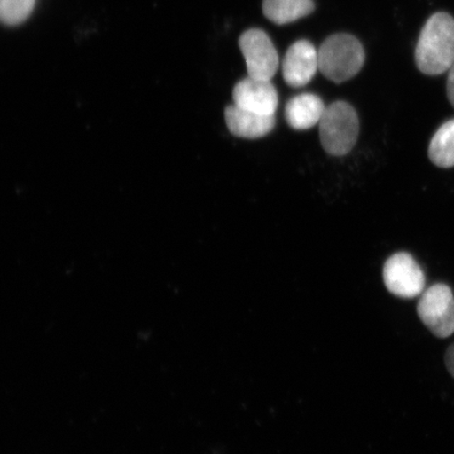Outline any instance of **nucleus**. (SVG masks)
I'll return each mask as SVG.
<instances>
[{
    "mask_svg": "<svg viewBox=\"0 0 454 454\" xmlns=\"http://www.w3.org/2000/svg\"><path fill=\"white\" fill-rule=\"evenodd\" d=\"M416 64L425 75L438 76L454 65V19L435 13L426 21L416 48Z\"/></svg>",
    "mask_w": 454,
    "mask_h": 454,
    "instance_id": "obj_1",
    "label": "nucleus"
},
{
    "mask_svg": "<svg viewBox=\"0 0 454 454\" xmlns=\"http://www.w3.org/2000/svg\"><path fill=\"white\" fill-rule=\"evenodd\" d=\"M319 70L329 81L340 83L355 77L364 66L365 51L357 39L349 34H334L322 43Z\"/></svg>",
    "mask_w": 454,
    "mask_h": 454,
    "instance_id": "obj_2",
    "label": "nucleus"
},
{
    "mask_svg": "<svg viewBox=\"0 0 454 454\" xmlns=\"http://www.w3.org/2000/svg\"><path fill=\"white\" fill-rule=\"evenodd\" d=\"M319 129L322 145L328 154L344 156L353 150L359 137V116L348 102H333L323 114Z\"/></svg>",
    "mask_w": 454,
    "mask_h": 454,
    "instance_id": "obj_3",
    "label": "nucleus"
},
{
    "mask_svg": "<svg viewBox=\"0 0 454 454\" xmlns=\"http://www.w3.org/2000/svg\"><path fill=\"white\" fill-rule=\"evenodd\" d=\"M417 310L419 319L435 337L444 339L454 333V296L446 284H434L426 289Z\"/></svg>",
    "mask_w": 454,
    "mask_h": 454,
    "instance_id": "obj_4",
    "label": "nucleus"
},
{
    "mask_svg": "<svg viewBox=\"0 0 454 454\" xmlns=\"http://www.w3.org/2000/svg\"><path fill=\"white\" fill-rule=\"evenodd\" d=\"M383 279L388 291L400 298H416L425 289L426 278L421 266L405 252L395 254L386 261Z\"/></svg>",
    "mask_w": 454,
    "mask_h": 454,
    "instance_id": "obj_5",
    "label": "nucleus"
},
{
    "mask_svg": "<svg viewBox=\"0 0 454 454\" xmlns=\"http://www.w3.org/2000/svg\"><path fill=\"white\" fill-rule=\"evenodd\" d=\"M239 47L247 62L248 76L271 81L279 67V55L268 34L259 28L244 32Z\"/></svg>",
    "mask_w": 454,
    "mask_h": 454,
    "instance_id": "obj_6",
    "label": "nucleus"
},
{
    "mask_svg": "<svg viewBox=\"0 0 454 454\" xmlns=\"http://www.w3.org/2000/svg\"><path fill=\"white\" fill-rule=\"evenodd\" d=\"M319 70V55L314 44L299 41L291 45L284 57L282 73L284 81L293 88H302L309 83Z\"/></svg>",
    "mask_w": 454,
    "mask_h": 454,
    "instance_id": "obj_7",
    "label": "nucleus"
},
{
    "mask_svg": "<svg viewBox=\"0 0 454 454\" xmlns=\"http://www.w3.org/2000/svg\"><path fill=\"white\" fill-rule=\"evenodd\" d=\"M232 99L241 109L263 115H275L279 105L277 90L270 81L249 76L235 85Z\"/></svg>",
    "mask_w": 454,
    "mask_h": 454,
    "instance_id": "obj_8",
    "label": "nucleus"
},
{
    "mask_svg": "<svg viewBox=\"0 0 454 454\" xmlns=\"http://www.w3.org/2000/svg\"><path fill=\"white\" fill-rule=\"evenodd\" d=\"M225 121L230 132L236 137L258 139L274 129L276 117L244 110L232 105L226 107Z\"/></svg>",
    "mask_w": 454,
    "mask_h": 454,
    "instance_id": "obj_9",
    "label": "nucleus"
},
{
    "mask_svg": "<svg viewBox=\"0 0 454 454\" xmlns=\"http://www.w3.org/2000/svg\"><path fill=\"white\" fill-rule=\"evenodd\" d=\"M326 106L315 94H301L288 101L286 107V121L294 129H309L319 124Z\"/></svg>",
    "mask_w": 454,
    "mask_h": 454,
    "instance_id": "obj_10",
    "label": "nucleus"
},
{
    "mask_svg": "<svg viewBox=\"0 0 454 454\" xmlns=\"http://www.w3.org/2000/svg\"><path fill=\"white\" fill-rule=\"evenodd\" d=\"M312 0H263L266 19L276 25H287L314 12Z\"/></svg>",
    "mask_w": 454,
    "mask_h": 454,
    "instance_id": "obj_11",
    "label": "nucleus"
},
{
    "mask_svg": "<svg viewBox=\"0 0 454 454\" xmlns=\"http://www.w3.org/2000/svg\"><path fill=\"white\" fill-rule=\"evenodd\" d=\"M428 157L434 166L454 168V119L442 123L430 140Z\"/></svg>",
    "mask_w": 454,
    "mask_h": 454,
    "instance_id": "obj_12",
    "label": "nucleus"
},
{
    "mask_svg": "<svg viewBox=\"0 0 454 454\" xmlns=\"http://www.w3.org/2000/svg\"><path fill=\"white\" fill-rule=\"evenodd\" d=\"M36 0H0V22L17 26L27 20Z\"/></svg>",
    "mask_w": 454,
    "mask_h": 454,
    "instance_id": "obj_13",
    "label": "nucleus"
},
{
    "mask_svg": "<svg viewBox=\"0 0 454 454\" xmlns=\"http://www.w3.org/2000/svg\"><path fill=\"white\" fill-rule=\"evenodd\" d=\"M447 98L450 99V104L454 107V65L452 66L451 69L448 71Z\"/></svg>",
    "mask_w": 454,
    "mask_h": 454,
    "instance_id": "obj_14",
    "label": "nucleus"
},
{
    "mask_svg": "<svg viewBox=\"0 0 454 454\" xmlns=\"http://www.w3.org/2000/svg\"><path fill=\"white\" fill-rule=\"evenodd\" d=\"M445 363L448 371H450L451 376L454 378V343L446 351Z\"/></svg>",
    "mask_w": 454,
    "mask_h": 454,
    "instance_id": "obj_15",
    "label": "nucleus"
}]
</instances>
